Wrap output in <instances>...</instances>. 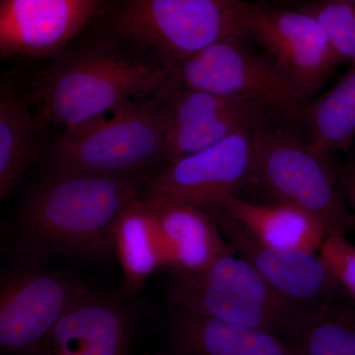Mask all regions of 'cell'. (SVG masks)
<instances>
[{"label": "cell", "instance_id": "7a4b0ae2", "mask_svg": "<svg viewBox=\"0 0 355 355\" xmlns=\"http://www.w3.org/2000/svg\"><path fill=\"white\" fill-rule=\"evenodd\" d=\"M171 72L95 33L49 60L24 88L44 127L64 132L155 94Z\"/></svg>", "mask_w": 355, "mask_h": 355}, {"label": "cell", "instance_id": "7c38bea8", "mask_svg": "<svg viewBox=\"0 0 355 355\" xmlns=\"http://www.w3.org/2000/svg\"><path fill=\"white\" fill-rule=\"evenodd\" d=\"M162 92L168 111V163L263 123L266 106L251 98L184 87L171 76Z\"/></svg>", "mask_w": 355, "mask_h": 355}, {"label": "cell", "instance_id": "3957f363", "mask_svg": "<svg viewBox=\"0 0 355 355\" xmlns=\"http://www.w3.org/2000/svg\"><path fill=\"white\" fill-rule=\"evenodd\" d=\"M242 0H110L97 33L165 69L247 37Z\"/></svg>", "mask_w": 355, "mask_h": 355}, {"label": "cell", "instance_id": "ba28073f", "mask_svg": "<svg viewBox=\"0 0 355 355\" xmlns=\"http://www.w3.org/2000/svg\"><path fill=\"white\" fill-rule=\"evenodd\" d=\"M88 289L83 280L69 272L44 270L36 265L2 273L1 352L29 354Z\"/></svg>", "mask_w": 355, "mask_h": 355}, {"label": "cell", "instance_id": "9a60e30c", "mask_svg": "<svg viewBox=\"0 0 355 355\" xmlns=\"http://www.w3.org/2000/svg\"><path fill=\"white\" fill-rule=\"evenodd\" d=\"M144 198L157 233L165 268L202 272L232 253L216 224L202 209Z\"/></svg>", "mask_w": 355, "mask_h": 355}, {"label": "cell", "instance_id": "2e32d148", "mask_svg": "<svg viewBox=\"0 0 355 355\" xmlns=\"http://www.w3.org/2000/svg\"><path fill=\"white\" fill-rule=\"evenodd\" d=\"M24 87L6 80L0 87V200L16 190L50 146L49 130L33 113Z\"/></svg>", "mask_w": 355, "mask_h": 355}, {"label": "cell", "instance_id": "44dd1931", "mask_svg": "<svg viewBox=\"0 0 355 355\" xmlns=\"http://www.w3.org/2000/svg\"><path fill=\"white\" fill-rule=\"evenodd\" d=\"M287 342L295 355H355V308H316Z\"/></svg>", "mask_w": 355, "mask_h": 355}, {"label": "cell", "instance_id": "ac0fdd59", "mask_svg": "<svg viewBox=\"0 0 355 355\" xmlns=\"http://www.w3.org/2000/svg\"><path fill=\"white\" fill-rule=\"evenodd\" d=\"M216 205L241 222L261 242L280 249L315 253L329 230L321 219L288 203L261 205L232 196Z\"/></svg>", "mask_w": 355, "mask_h": 355}, {"label": "cell", "instance_id": "6da1fadb", "mask_svg": "<svg viewBox=\"0 0 355 355\" xmlns=\"http://www.w3.org/2000/svg\"><path fill=\"white\" fill-rule=\"evenodd\" d=\"M151 177L114 178L46 168L26 198L16 254L32 265L53 256L100 263L116 254L114 233L125 210Z\"/></svg>", "mask_w": 355, "mask_h": 355}, {"label": "cell", "instance_id": "8992f818", "mask_svg": "<svg viewBox=\"0 0 355 355\" xmlns=\"http://www.w3.org/2000/svg\"><path fill=\"white\" fill-rule=\"evenodd\" d=\"M324 158L291 133L263 123L254 128V175L270 195L310 212L328 229H345V195Z\"/></svg>", "mask_w": 355, "mask_h": 355}, {"label": "cell", "instance_id": "52a82bcc", "mask_svg": "<svg viewBox=\"0 0 355 355\" xmlns=\"http://www.w3.org/2000/svg\"><path fill=\"white\" fill-rule=\"evenodd\" d=\"M173 83L216 94L251 98L292 119L302 118L306 95L272 60L259 57L241 41L217 42L178 64Z\"/></svg>", "mask_w": 355, "mask_h": 355}, {"label": "cell", "instance_id": "7402d4cb", "mask_svg": "<svg viewBox=\"0 0 355 355\" xmlns=\"http://www.w3.org/2000/svg\"><path fill=\"white\" fill-rule=\"evenodd\" d=\"M301 9L323 28L338 62H355V0H314Z\"/></svg>", "mask_w": 355, "mask_h": 355}, {"label": "cell", "instance_id": "d6986e66", "mask_svg": "<svg viewBox=\"0 0 355 355\" xmlns=\"http://www.w3.org/2000/svg\"><path fill=\"white\" fill-rule=\"evenodd\" d=\"M144 196L125 210L114 233V250L130 294L139 293L151 273L165 268L157 233Z\"/></svg>", "mask_w": 355, "mask_h": 355}, {"label": "cell", "instance_id": "9c48e42d", "mask_svg": "<svg viewBox=\"0 0 355 355\" xmlns=\"http://www.w3.org/2000/svg\"><path fill=\"white\" fill-rule=\"evenodd\" d=\"M253 175L254 128L168 163L148 180L144 197L202 209L236 196Z\"/></svg>", "mask_w": 355, "mask_h": 355}, {"label": "cell", "instance_id": "e0dca14e", "mask_svg": "<svg viewBox=\"0 0 355 355\" xmlns=\"http://www.w3.org/2000/svg\"><path fill=\"white\" fill-rule=\"evenodd\" d=\"M172 338L182 355H295L286 338L177 307Z\"/></svg>", "mask_w": 355, "mask_h": 355}, {"label": "cell", "instance_id": "277c9868", "mask_svg": "<svg viewBox=\"0 0 355 355\" xmlns=\"http://www.w3.org/2000/svg\"><path fill=\"white\" fill-rule=\"evenodd\" d=\"M162 88L121 105L109 118L104 114L64 130L46 149L44 165L105 177H153L168 164Z\"/></svg>", "mask_w": 355, "mask_h": 355}, {"label": "cell", "instance_id": "4fadbf2b", "mask_svg": "<svg viewBox=\"0 0 355 355\" xmlns=\"http://www.w3.org/2000/svg\"><path fill=\"white\" fill-rule=\"evenodd\" d=\"M226 241L280 295L308 309L321 307L340 284L315 253L280 249L259 240L219 205L202 207Z\"/></svg>", "mask_w": 355, "mask_h": 355}, {"label": "cell", "instance_id": "5bb4252c", "mask_svg": "<svg viewBox=\"0 0 355 355\" xmlns=\"http://www.w3.org/2000/svg\"><path fill=\"white\" fill-rule=\"evenodd\" d=\"M132 328L121 298L89 288L28 355H127Z\"/></svg>", "mask_w": 355, "mask_h": 355}, {"label": "cell", "instance_id": "8fae6325", "mask_svg": "<svg viewBox=\"0 0 355 355\" xmlns=\"http://www.w3.org/2000/svg\"><path fill=\"white\" fill-rule=\"evenodd\" d=\"M110 0H0L2 58L51 60L97 21Z\"/></svg>", "mask_w": 355, "mask_h": 355}, {"label": "cell", "instance_id": "ffe728a7", "mask_svg": "<svg viewBox=\"0 0 355 355\" xmlns=\"http://www.w3.org/2000/svg\"><path fill=\"white\" fill-rule=\"evenodd\" d=\"M302 118L310 146L326 157L349 146L355 137V62L331 90L306 105Z\"/></svg>", "mask_w": 355, "mask_h": 355}, {"label": "cell", "instance_id": "603a6c76", "mask_svg": "<svg viewBox=\"0 0 355 355\" xmlns=\"http://www.w3.org/2000/svg\"><path fill=\"white\" fill-rule=\"evenodd\" d=\"M320 258L340 286L355 299V244L347 239L345 229H329Z\"/></svg>", "mask_w": 355, "mask_h": 355}, {"label": "cell", "instance_id": "5b68a950", "mask_svg": "<svg viewBox=\"0 0 355 355\" xmlns=\"http://www.w3.org/2000/svg\"><path fill=\"white\" fill-rule=\"evenodd\" d=\"M167 294L177 307L288 340L313 310L275 291L241 257H221L202 272L170 270ZM319 308V307H318Z\"/></svg>", "mask_w": 355, "mask_h": 355}, {"label": "cell", "instance_id": "30bf717a", "mask_svg": "<svg viewBox=\"0 0 355 355\" xmlns=\"http://www.w3.org/2000/svg\"><path fill=\"white\" fill-rule=\"evenodd\" d=\"M243 21L247 37L256 39L306 96L319 88L340 64L323 28L303 9L244 2Z\"/></svg>", "mask_w": 355, "mask_h": 355}, {"label": "cell", "instance_id": "cb8c5ba5", "mask_svg": "<svg viewBox=\"0 0 355 355\" xmlns=\"http://www.w3.org/2000/svg\"><path fill=\"white\" fill-rule=\"evenodd\" d=\"M336 178L345 200L352 205L355 212V159L340 166Z\"/></svg>", "mask_w": 355, "mask_h": 355}]
</instances>
